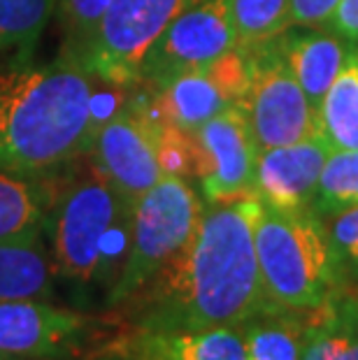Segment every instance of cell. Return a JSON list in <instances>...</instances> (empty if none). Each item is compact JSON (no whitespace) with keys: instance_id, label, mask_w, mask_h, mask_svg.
I'll return each instance as SVG.
<instances>
[{"instance_id":"obj_30","label":"cell","mask_w":358,"mask_h":360,"mask_svg":"<svg viewBox=\"0 0 358 360\" xmlns=\"http://www.w3.org/2000/svg\"><path fill=\"white\" fill-rule=\"evenodd\" d=\"M335 35L358 47V0H342L328 24Z\"/></svg>"},{"instance_id":"obj_12","label":"cell","mask_w":358,"mask_h":360,"mask_svg":"<svg viewBox=\"0 0 358 360\" xmlns=\"http://www.w3.org/2000/svg\"><path fill=\"white\" fill-rule=\"evenodd\" d=\"M331 151L324 135L258 151L251 193L275 210H307Z\"/></svg>"},{"instance_id":"obj_5","label":"cell","mask_w":358,"mask_h":360,"mask_svg":"<svg viewBox=\"0 0 358 360\" xmlns=\"http://www.w3.org/2000/svg\"><path fill=\"white\" fill-rule=\"evenodd\" d=\"M205 205L184 177L163 174L131 214L128 251L117 281L112 283L108 304L131 302L163 267L191 242L203 219Z\"/></svg>"},{"instance_id":"obj_9","label":"cell","mask_w":358,"mask_h":360,"mask_svg":"<svg viewBox=\"0 0 358 360\" xmlns=\"http://www.w3.org/2000/svg\"><path fill=\"white\" fill-rule=\"evenodd\" d=\"M87 154L91 165L131 207L163 177L156 154V126L142 103H128L101 121Z\"/></svg>"},{"instance_id":"obj_33","label":"cell","mask_w":358,"mask_h":360,"mask_svg":"<svg viewBox=\"0 0 358 360\" xmlns=\"http://www.w3.org/2000/svg\"><path fill=\"white\" fill-rule=\"evenodd\" d=\"M356 60H358V51H356Z\"/></svg>"},{"instance_id":"obj_25","label":"cell","mask_w":358,"mask_h":360,"mask_svg":"<svg viewBox=\"0 0 358 360\" xmlns=\"http://www.w3.org/2000/svg\"><path fill=\"white\" fill-rule=\"evenodd\" d=\"M151 121L156 126V154L163 174H174V177L193 174V137L163 119L151 117Z\"/></svg>"},{"instance_id":"obj_31","label":"cell","mask_w":358,"mask_h":360,"mask_svg":"<svg viewBox=\"0 0 358 360\" xmlns=\"http://www.w3.org/2000/svg\"><path fill=\"white\" fill-rule=\"evenodd\" d=\"M94 360H128V358H126V356H121L119 351L108 349V351H103V354H98Z\"/></svg>"},{"instance_id":"obj_6","label":"cell","mask_w":358,"mask_h":360,"mask_svg":"<svg viewBox=\"0 0 358 360\" xmlns=\"http://www.w3.org/2000/svg\"><path fill=\"white\" fill-rule=\"evenodd\" d=\"M196 3L198 0H110L101 28L79 56V65L108 84H138L147 51L167 26Z\"/></svg>"},{"instance_id":"obj_24","label":"cell","mask_w":358,"mask_h":360,"mask_svg":"<svg viewBox=\"0 0 358 360\" xmlns=\"http://www.w3.org/2000/svg\"><path fill=\"white\" fill-rule=\"evenodd\" d=\"M203 72L228 103L238 105L249 94L254 79V56L245 47H233L212 60L207 68H203Z\"/></svg>"},{"instance_id":"obj_21","label":"cell","mask_w":358,"mask_h":360,"mask_svg":"<svg viewBox=\"0 0 358 360\" xmlns=\"http://www.w3.org/2000/svg\"><path fill=\"white\" fill-rule=\"evenodd\" d=\"M358 205V151L333 149L319 177L312 202L319 217H333Z\"/></svg>"},{"instance_id":"obj_1","label":"cell","mask_w":358,"mask_h":360,"mask_svg":"<svg viewBox=\"0 0 358 360\" xmlns=\"http://www.w3.org/2000/svg\"><path fill=\"white\" fill-rule=\"evenodd\" d=\"M258 212L261 200L254 193L207 202L191 242L147 286L135 326H242L258 314L279 309L265 295L258 272Z\"/></svg>"},{"instance_id":"obj_18","label":"cell","mask_w":358,"mask_h":360,"mask_svg":"<svg viewBox=\"0 0 358 360\" xmlns=\"http://www.w3.org/2000/svg\"><path fill=\"white\" fill-rule=\"evenodd\" d=\"M309 321L295 319V311L272 309L240 326L247 360H300Z\"/></svg>"},{"instance_id":"obj_20","label":"cell","mask_w":358,"mask_h":360,"mask_svg":"<svg viewBox=\"0 0 358 360\" xmlns=\"http://www.w3.org/2000/svg\"><path fill=\"white\" fill-rule=\"evenodd\" d=\"M56 12V0H0V51L14 63H30V53Z\"/></svg>"},{"instance_id":"obj_23","label":"cell","mask_w":358,"mask_h":360,"mask_svg":"<svg viewBox=\"0 0 358 360\" xmlns=\"http://www.w3.org/2000/svg\"><path fill=\"white\" fill-rule=\"evenodd\" d=\"M110 0H56L58 21L65 33L63 58L79 63V56L94 40Z\"/></svg>"},{"instance_id":"obj_3","label":"cell","mask_w":358,"mask_h":360,"mask_svg":"<svg viewBox=\"0 0 358 360\" xmlns=\"http://www.w3.org/2000/svg\"><path fill=\"white\" fill-rule=\"evenodd\" d=\"M133 207L121 200L101 172L79 167L51 198L47 224L56 277L89 286L105 279L112 263L124 265Z\"/></svg>"},{"instance_id":"obj_11","label":"cell","mask_w":358,"mask_h":360,"mask_svg":"<svg viewBox=\"0 0 358 360\" xmlns=\"http://www.w3.org/2000/svg\"><path fill=\"white\" fill-rule=\"evenodd\" d=\"M193 174L207 202L251 193L258 144L240 105L226 107L191 135Z\"/></svg>"},{"instance_id":"obj_4","label":"cell","mask_w":358,"mask_h":360,"mask_svg":"<svg viewBox=\"0 0 358 360\" xmlns=\"http://www.w3.org/2000/svg\"><path fill=\"white\" fill-rule=\"evenodd\" d=\"M254 244L263 290L275 307L314 314L338 300L342 279L328 231L312 207L286 212L261 202Z\"/></svg>"},{"instance_id":"obj_14","label":"cell","mask_w":358,"mask_h":360,"mask_svg":"<svg viewBox=\"0 0 358 360\" xmlns=\"http://www.w3.org/2000/svg\"><path fill=\"white\" fill-rule=\"evenodd\" d=\"M277 42L293 77L298 79L309 105L317 112L324 96L328 94L333 82L342 72V68L358 49L356 44L342 40L340 35L335 37L326 33L286 35Z\"/></svg>"},{"instance_id":"obj_19","label":"cell","mask_w":358,"mask_h":360,"mask_svg":"<svg viewBox=\"0 0 358 360\" xmlns=\"http://www.w3.org/2000/svg\"><path fill=\"white\" fill-rule=\"evenodd\" d=\"M358 51V49H356ZM356 51L319 105L321 133L333 149L358 151V60Z\"/></svg>"},{"instance_id":"obj_26","label":"cell","mask_w":358,"mask_h":360,"mask_svg":"<svg viewBox=\"0 0 358 360\" xmlns=\"http://www.w3.org/2000/svg\"><path fill=\"white\" fill-rule=\"evenodd\" d=\"M326 231H328L340 279H358V205L333 214V221Z\"/></svg>"},{"instance_id":"obj_17","label":"cell","mask_w":358,"mask_h":360,"mask_svg":"<svg viewBox=\"0 0 358 360\" xmlns=\"http://www.w3.org/2000/svg\"><path fill=\"white\" fill-rule=\"evenodd\" d=\"M49 205L40 177L0 170V242L42 237Z\"/></svg>"},{"instance_id":"obj_32","label":"cell","mask_w":358,"mask_h":360,"mask_svg":"<svg viewBox=\"0 0 358 360\" xmlns=\"http://www.w3.org/2000/svg\"><path fill=\"white\" fill-rule=\"evenodd\" d=\"M0 360H19V358H12V356H5V354H0Z\"/></svg>"},{"instance_id":"obj_29","label":"cell","mask_w":358,"mask_h":360,"mask_svg":"<svg viewBox=\"0 0 358 360\" xmlns=\"http://www.w3.org/2000/svg\"><path fill=\"white\" fill-rule=\"evenodd\" d=\"M342 0H291L288 21L291 26H326Z\"/></svg>"},{"instance_id":"obj_2","label":"cell","mask_w":358,"mask_h":360,"mask_svg":"<svg viewBox=\"0 0 358 360\" xmlns=\"http://www.w3.org/2000/svg\"><path fill=\"white\" fill-rule=\"evenodd\" d=\"M98 126L91 72L79 63H12L0 70V170L56 172L89 151Z\"/></svg>"},{"instance_id":"obj_13","label":"cell","mask_w":358,"mask_h":360,"mask_svg":"<svg viewBox=\"0 0 358 360\" xmlns=\"http://www.w3.org/2000/svg\"><path fill=\"white\" fill-rule=\"evenodd\" d=\"M110 349L128 360H247L240 326L140 328L117 337Z\"/></svg>"},{"instance_id":"obj_8","label":"cell","mask_w":358,"mask_h":360,"mask_svg":"<svg viewBox=\"0 0 358 360\" xmlns=\"http://www.w3.org/2000/svg\"><path fill=\"white\" fill-rule=\"evenodd\" d=\"M233 47H238V33L231 0H198L167 26L147 51L140 82L161 89L179 75L207 68Z\"/></svg>"},{"instance_id":"obj_10","label":"cell","mask_w":358,"mask_h":360,"mask_svg":"<svg viewBox=\"0 0 358 360\" xmlns=\"http://www.w3.org/2000/svg\"><path fill=\"white\" fill-rule=\"evenodd\" d=\"M98 323L49 300L0 302V354L19 360H75L94 344Z\"/></svg>"},{"instance_id":"obj_7","label":"cell","mask_w":358,"mask_h":360,"mask_svg":"<svg viewBox=\"0 0 358 360\" xmlns=\"http://www.w3.org/2000/svg\"><path fill=\"white\" fill-rule=\"evenodd\" d=\"M249 51L254 56V79L238 105L247 114L258 151L324 135L319 112L293 77L279 42L270 40Z\"/></svg>"},{"instance_id":"obj_27","label":"cell","mask_w":358,"mask_h":360,"mask_svg":"<svg viewBox=\"0 0 358 360\" xmlns=\"http://www.w3.org/2000/svg\"><path fill=\"white\" fill-rule=\"evenodd\" d=\"M333 360H358V297L335 300Z\"/></svg>"},{"instance_id":"obj_15","label":"cell","mask_w":358,"mask_h":360,"mask_svg":"<svg viewBox=\"0 0 358 360\" xmlns=\"http://www.w3.org/2000/svg\"><path fill=\"white\" fill-rule=\"evenodd\" d=\"M56 267L42 237L0 242V302L51 300Z\"/></svg>"},{"instance_id":"obj_28","label":"cell","mask_w":358,"mask_h":360,"mask_svg":"<svg viewBox=\"0 0 358 360\" xmlns=\"http://www.w3.org/2000/svg\"><path fill=\"white\" fill-rule=\"evenodd\" d=\"M335 351V300L314 311L307 323L305 349L300 360H333Z\"/></svg>"},{"instance_id":"obj_22","label":"cell","mask_w":358,"mask_h":360,"mask_svg":"<svg viewBox=\"0 0 358 360\" xmlns=\"http://www.w3.org/2000/svg\"><path fill=\"white\" fill-rule=\"evenodd\" d=\"M238 47L254 49L258 44L277 40L291 26V0H231Z\"/></svg>"},{"instance_id":"obj_16","label":"cell","mask_w":358,"mask_h":360,"mask_svg":"<svg viewBox=\"0 0 358 360\" xmlns=\"http://www.w3.org/2000/svg\"><path fill=\"white\" fill-rule=\"evenodd\" d=\"M151 105L163 121L188 135H193L212 117L231 107L203 70L184 72L163 84L161 89H156Z\"/></svg>"}]
</instances>
